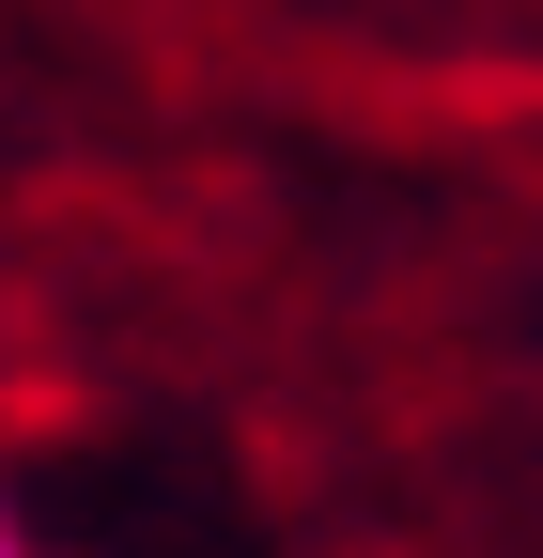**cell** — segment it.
I'll return each instance as SVG.
<instances>
[{
    "label": "cell",
    "mask_w": 543,
    "mask_h": 558,
    "mask_svg": "<svg viewBox=\"0 0 543 558\" xmlns=\"http://www.w3.org/2000/svg\"><path fill=\"white\" fill-rule=\"evenodd\" d=\"M0 558H47V543H32V512H16V481H0Z\"/></svg>",
    "instance_id": "6da1fadb"
}]
</instances>
